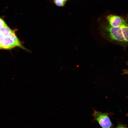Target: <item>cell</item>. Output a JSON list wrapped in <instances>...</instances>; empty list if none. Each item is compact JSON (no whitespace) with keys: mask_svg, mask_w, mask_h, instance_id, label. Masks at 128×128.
I'll return each instance as SVG.
<instances>
[{"mask_svg":"<svg viewBox=\"0 0 128 128\" xmlns=\"http://www.w3.org/2000/svg\"><path fill=\"white\" fill-rule=\"evenodd\" d=\"M121 27L126 42H128V23L125 21Z\"/></svg>","mask_w":128,"mask_h":128,"instance_id":"cell-5","label":"cell"},{"mask_svg":"<svg viewBox=\"0 0 128 128\" xmlns=\"http://www.w3.org/2000/svg\"><path fill=\"white\" fill-rule=\"evenodd\" d=\"M94 120L97 121L102 128H112V124L107 113L94 110Z\"/></svg>","mask_w":128,"mask_h":128,"instance_id":"cell-1","label":"cell"},{"mask_svg":"<svg viewBox=\"0 0 128 128\" xmlns=\"http://www.w3.org/2000/svg\"><path fill=\"white\" fill-rule=\"evenodd\" d=\"M13 48L10 40L7 37H5L3 41L0 42V49H8Z\"/></svg>","mask_w":128,"mask_h":128,"instance_id":"cell-4","label":"cell"},{"mask_svg":"<svg viewBox=\"0 0 128 128\" xmlns=\"http://www.w3.org/2000/svg\"><path fill=\"white\" fill-rule=\"evenodd\" d=\"M106 30L109 32L111 38L120 42H126L123 36L121 26L113 27L110 25Z\"/></svg>","mask_w":128,"mask_h":128,"instance_id":"cell-2","label":"cell"},{"mask_svg":"<svg viewBox=\"0 0 128 128\" xmlns=\"http://www.w3.org/2000/svg\"><path fill=\"white\" fill-rule=\"evenodd\" d=\"M128 74V71L127 72H126Z\"/></svg>","mask_w":128,"mask_h":128,"instance_id":"cell-11","label":"cell"},{"mask_svg":"<svg viewBox=\"0 0 128 128\" xmlns=\"http://www.w3.org/2000/svg\"><path fill=\"white\" fill-rule=\"evenodd\" d=\"M8 26L6 27L0 28V32L5 37L9 35L13 32Z\"/></svg>","mask_w":128,"mask_h":128,"instance_id":"cell-6","label":"cell"},{"mask_svg":"<svg viewBox=\"0 0 128 128\" xmlns=\"http://www.w3.org/2000/svg\"><path fill=\"white\" fill-rule=\"evenodd\" d=\"M107 18L110 25L113 27L121 26L125 22L122 17L115 15H109Z\"/></svg>","mask_w":128,"mask_h":128,"instance_id":"cell-3","label":"cell"},{"mask_svg":"<svg viewBox=\"0 0 128 128\" xmlns=\"http://www.w3.org/2000/svg\"><path fill=\"white\" fill-rule=\"evenodd\" d=\"M66 0H54V2L56 5L58 6H64Z\"/></svg>","mask_w":128,"mask_h":128,"instance_id":"cell-7","label":"cell"},{"mask_svg":"<svg viewBox=\"0 0 128 128\" xmlns=\"http://www.w3.org/2000/svg\"><path fill=\"white\" fill-rule=\"evenodd\" d=\"M5 37L0 32V42L3 40Z\"/></svg>","mask_w":128,"mask_h":128,"instance_id":"cell-9","label":"cell"},{"mask_svg":"<svg viewBox=\"0 0 128 128\" xmlns=\"http://www.w3.org/2000/svg\"><path fill=\"white\" fill-rule=\"evenodd\" d=\"M4 21L0 18V28L7 27Z\"/></svg>","mask_w":128,"mask_h":128,"instance_id":"cell-8","label":"cell"},{"mask_svg":"<svg viewBox=\"0 0 128 128\" xmlns=\"http://www.w3.org/2000/svg\"><path fill=\"white\" fill-rule=\"evenodd\" d=\"M116 128H128L125 126L120 124L118 125Z\"/></svg>","mask_w":128,"mask_h":128,"instance_id":"cell-10","label":"cell"}]
</instances>
